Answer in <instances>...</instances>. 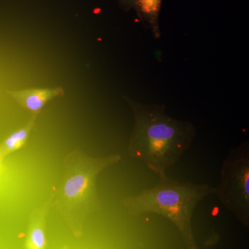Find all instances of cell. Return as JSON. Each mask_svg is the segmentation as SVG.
<instances>
[{"label":"cell","mask_w":249,"mask_h":249,"mask_svg":"<svg viewBox=\"0 0 249 249\" xmlns=\"http://www.w3.org/2000/svg\"><path fill=\"white\" fill-rule=\"evenodd\" d=\"M132 108L134 125L129 139L128 153L142 160L160 178L174 166L191 146L196 127L166 114L165 107L136 102L124 96Z\"/></svg>","instance_id":"cell-1"},{"label":"cell","mask_w":249,"mask_h":249,"mask_svg":"<svg viewBox=\"0 0 249 249\" xmlns=\"http://www.w3.org/2000/svg\"><path fill=\"white\" fill-rule=\"evenodd\" d=\"M119 155L92 157L79 150L64 160V175L53 204L73 235L80 237L87 217L98 206L97 179L103 170L120 162Z\"/></svg>","instance_id":"cell-2"},{"label":"cell","mask_w":249,"mask_h":249,"mask_svg":"<svg viewBox=\"0 0 249 249\" xmlns=\"http://www.w3.org/2000/svg\"><path fill=\"white\" fill-rule=\"evenodd\" d=\"M160 178L153 188L124 198V207L134 217L153 213L167 218L178 228L187 249H199L192 229V217L204 197L215 194V187L179 181L167 175Z\"/></svg>","instance_id":"cell-3"},{"label":"cell","mask_w":249,"mask_h":249,"mask_svg":"<svg viewBox=\"0 0 249 249\" xmlns=\"http://www.w3.org/2000/svg\"><path fill=\"white\" fill-rule=\"evenodd\" d=\"M222 204L246 227L249 226V145L244 142L229 150L215 187Z\"/></svg>","instance_id":"cell-4"},{"label":"cell","mask_w":249,"mask_h":249,"mask_svg":"<svg viewBox=\"0 0 249 249\" xmlns=\"http://www.w3.org/2000/svg\"><path fill=\"white\" fill-rule=\"evenodd\" d=\"M55 193H52L48 200L33 210L29 216V226L25 242V249H45L46 224L51 206L53 204Z\"/></svg>","instance_id":"cell-5"},{"label":"cell","mask_w":249,"mask_h":249,"mask_svg":"<svg viewBox=\"0 0 249 249\" xmlns=\"http://www.w3.org/2000/svg\"><path fill=\"white\" fill-rule=\"evenodd\" d=\"M62 88L52 89H29L20 91H8V94L14 98L24 109L37 116L46 104L53 98L63 96Z\"/></svg>","instance_id":"cell-6"},{"label":"cell","mask_w":249,"mask_h":249,"mask_svg":"<svg viewBox=\"0 0 249 249\" xmlns=\"http://www.w3.org/2000/svg\"><path fill=\"white\" fill-rule=\"evenodd\" d=\"M36 117L37 116L32 115L30 121L24 127L11 134L0 145V163L10 154L24 147L34 128Z\"/></svg>","instance_id":"cell-7"},{"label":"cell","mask_w":249,"mask_h":249,"mask_svg":"<svg viewBox=\"0 0 249 249\" xmlns=\"http://www.w3.org/2000/svg\"><path fill=\"white\" fill-rule=\"evenodd\" d=\"M161 0H137L136 8L151 29L155 38H160V31L158 18Z\"/></svg>","instance_id":"cell-8"},{"label":"cell","mask_w":249,"mask_h":249,"mask_svg":"<svg viewBox=\"0 0 249 249\" xmlns=\"http://www.w3.org/2000/svg\"><path fill=\"white\" fill-rule=\"evenodd\" d=\"M120 1L124 7L126 8L135 6L136 2H137V0H120Z\"/></svg>","instance_id":"cell-9"},{"label":"cell","mask_w":249,"mask_h":249,"mask_svg":"<svg viewBox=\"0 0 249 249\" xmlns=\"http://www.w3.org/2000/svg\"></svg>","instance_id":"cell-10"}]
</instances>
